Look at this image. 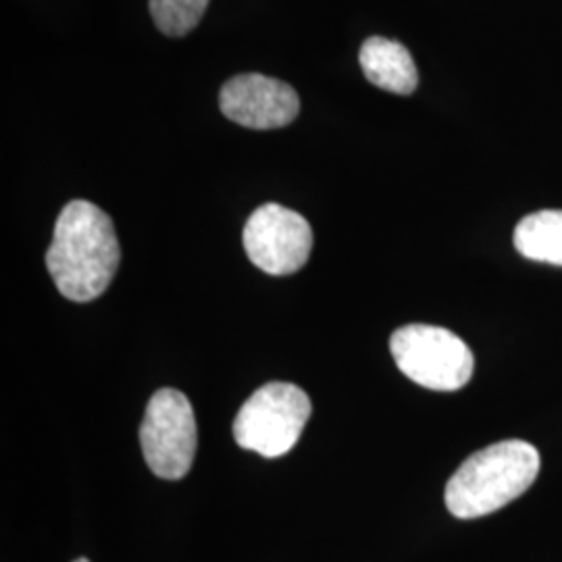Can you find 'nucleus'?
I'll return each mask as SVG.
<instances>
[{
    "label": "nucleus",
    "instance_id": "20e7f679",
    "mask_svg": "<svg viewBox=\"0 0 562 562\" xmlns=\"http://www.w3.org/2000/svg\"><path fill=\"white\" fill-rule=\"evenodd\" d=\"M390 350L402 373L427 390L457 392L473 378L471 348L443 327L404 325L392 334Z\"/></svg>",
    "mask_w": 562,
    "mask_h": 562
},
{
    "label": "nucleus",
    "instance_id": "6e6552de",
    "mask_svg": "<svg viewBox=\"0 0 562 562\" xmlns=\"http://www.w3.org/2000/svg\"><path fill=\"white\" fill-rule=\"evenodd\" d=\"M359 60L364 78L385 92L408 97L417 90V65L401 42L373 36L362 44Z\"/></svg>",
    "mask_w": 562,
    "mask_h": 562
},
{
    "label": "nucleus",
    "instance_id": "423d86ee",
    "mask_svg": "<svg viewBox=\"0 0 562 562\" xmlns=\"http://www.w3.org/2000/svg\"><path fill=\"white\" fill-rule=\"evenodd\" d=\"M244 248L269 276L301 271L313 250V229L301 213L276 202L259 206L244 227Z\"/></svg>",
    "mask_w": 562,
    "mask_h": 562
},
{
    "label": "nucleus",
    "instance_id": "9d476101",
    "mask_svg": "<svg viewBox=\"0 0 562 562\" xmlns=\"http://www.w3.org/2000/svg\"><path fill=\"white\" fill-rule=\"evenodd\" d=\"M211 0H150V15L165 36L180 38L190 34L206 11Z\"/></svg>",
    "mask_w": 562,
    "mask_h": 562
},
{
    "label": "nucleus",
    "instance_id": "1a4fd4ad",
    "mask_svg": "<svg viewBox=\"0 0 562 562\" xmlns=\"http://www.w3.org/2000/svg\"><path fill=\"white\" fill-rule=\"evenodd\" d=\"M515 248L529 261L562 267V211L522 217L515 229Z\"/></svg>",
    "mask_w": 562,
    "mask_h": 562
},
{
    "label": "nucleus",
    "instance_id": "7ed1b4c3",
    "mask_svg": "<svg viewBox=\"0 0 562 562\" xmlns=\"http://www.w3.org/2000/svg\"><path fill=\"white\" fill-rule=\"evenodd\" d=\"M311 413V398L299 385L265 383L241 404L234 422V438L246 450L259 452L265 459H278L301 440Z\"/></svg>",
    "mask_w": 562,
    "mask_h": 562
},
{
    "label": "nucleus",
    "instance_id": "0eeeda50",
    "mask_svg": "<svg viewBox=\"0 0 562 562\" xmlns=\"http://www.w3.org/2000/svg\"><path fill=\"white\" fill-rule=\"evenodd\" d=\"M220 106L227 120L241 127L280 130L299 117L301 99L285 81L241 74L223 83Z\"/></svg>",
    "mask_w": 562,
    "mask_h": 562
},
{
    "label": "nucleus",
    "instance_id": "f03ea898",
    "mask_svg": "<svg viewBox=\"0 0 562 562\" xmlns=\"http://www.w3.org/2000/svg\"><path fill=\"white\" fill-rule=\"evenodd\" d=\"M540 473V452L504 440L473 452L446 485V506L457 519H480L522 496Z\"/></svg>",
    "mask_w": 562,
    "mask_h": 562
},
{
    "label": "nucleus",
    "instance_id": "f257e3e1",
    "mask_svg": "<svg viewBox=\"0 0 562 562\" xmlns=\"http://www.w3.org/2000/svg\"><path fill=\"white\" fill-rule=\"evenodd\" d=\"M121 248L111 217L88 201L60 211L46 267L57 290L74 302L99 299L120 269Z\"/></svg>",
    "mask_w": 562,
    "mask_h": 562
},
{
    "label": "nucleus",
    "instance_id": "9b49d317",
    "mask_svg": "<svg viewBox=\"0 0 562 562\" xmlns=\"http://www.w3.org/2000/svg\"><path fill=\"white\" fill-rule=\"evenodd\" d=\"M76 562H90V561H88V559H78V561H76Z\"/></svg>",
    "mask_w": 562,
    "mask_h": 562
},
{
    "label": "nucleus",
    "instance_id": "39448f33",
    "mask_svg": "<svg viewBox=\"0 0 562 562\" xmlns=\"http://www.w3.org/2000/svg\"><path fill=\"white\" fill-rule=\"evenodd\" d=\"M196 419L180 390L162 387L148 402L140 427L142 452L161 480H181L196 454Z\"/></svg>",
    "mask_w": 562,
    "mask_h": 562
}]
</instances>
